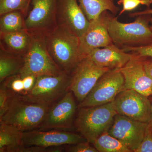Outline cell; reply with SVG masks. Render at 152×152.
<instances>
[{
    "label": "cell",
    "instance_id": "cell-1",
    "mask_svg": "<svg viewBox=\"0 0 152 152\" xmlns=\"http://www.w3.org/2000/svg\"><path fill=\"white\" fill-rule=\"evenodd\" d=\"M101 16L115 45L137 47L152 43L150 20L146 18V15L138 16L134 22L128 23H121L118 17L110 14L108 11L103 12Z\"/></svg>",
    "mask_w": 152,
    "mask_h": 152
},
{
    "label": "cell",
    "instance_id": "cell-2",
    "mask_svg": "<svg viewBox=\"0 0 152 152\" xmlns=\"http://www.w3.org/2000/svg\"><path fill=\"white\" fill-rule=\"evenodd\" d=\"M44 37L52 58L62 72L70 75L84 58L80 52L79 38L58 27Z\"/></svg>",
    "mask_w": 152,
    "mask_h": 152
},
{
    "label": "cell",
    "instance_id": "cell-3",
    "mask_svg": "<svg viewBox=\"0 0 152 152\" xmlns=\"http://www.w3.org/2000/svg\"><path fill=\"white\" fill-rule=\"evenodd\" d=\"M80 107L75 127L87 142L91 144L108 132L118 114L114 101L100 105Z\"/></svg>",
    "mask_w": 152,
    "mask_h": 152
},
{
    "label": "cell",
    "instance_id": "cell-4",
    "mask_svg": "<svg viewBox=\"0 0 152 152\" xmlns=\"http://www.w3.org/2000/svg\"><path fill=\"white\" fill-rule=\"evenodd\" d=\"M50 107L26 100L17 94L0 118V123L12 125L23 132L37 129L43 122Z\"/></svg>",
    "mask_w": 152,
    "mask_h": 152
},
{
    "label": "cell",
    "instance_id": "cell-5",
    "mask_svg": "<svg viewBox=\"0 0 152 152\" xmlns=\"http://www.w3.org/2000/svg\"><path fill=\"white\" fill-rule=\"evenodd\" d=\"M32 35L31 44L24 58V64L19 75L23 78L32 75H57L64 72L52 58L43 36Z\"/></svg>",
    "mask_w": 152,
    "mask_h": 152
},
{
    "label": "cell",
    "instance_id": "cell-6",
    "mask_svg": "<svg viewBox=\"0 0 152 152\" xmlns=\"http://www.w3.org/2000/svg\"><path fill=\"white\" fill-rule=\"evenodd\" d=\"M70 79V75L64 72L57 75L39 76L29 92L19 95L29 102L51 106L69 91Z\"/></svg>",
    "mask_w": 152,
    "mask_h": 152
},
{
    "label": "cell",
    "instance_id": "cell-7",
    "mask_svg": "<svg viewBox=\"0 0 152 152\" xmlns=\"http://www.w3.org/2000/svg\"><path fill=\"white\" fill-rule=\"evenodd\" d=\"M57 0H31L25 18L26 28L33 35L46 36L58 27Z\"/></svg>",
    "mask_w": 152,
    "mask_h": 152
},
{
    "label": "cell",
    "instance_id": "cell-8",
    "mask_svg": "<svg viewBox=\"0 0 152 152\" xmlns=\"http://www.w3.org/2000/svg\"><path fill=\"white\" fill-rule=\"evenodd\" d=\"M111 69L97 65L87 56L82 60L70 74L69 91L80 103L86 99L99 79Z\"/></svg>",
    "mask_w": 152,
    "mask_h": 152
},
{
    "label": "cell",
    "instance_id": "cell-9",
    "mask_svg": "<svg viewBox=\"0 0 152 152\" xmlns=\"http://www.w3.org/2000/svg\"><path fill=\"white\" fill-rule=\"evenodd\" d=\"M125 81L119 69H111L98 80L79 107H93L111 102L125 90Z\"/></svg>",
    "mask_w": 152,
    "mask_h": 152
},
{
    "label": "cell",
    "instance_id": "cell-10",
    "mask_svg": "<svg viewBox=\"0 0 152 152\" xmlns=\"http://www.w3.org/2000/svg\"><path fill=\"white\" fill-rule=\"evenodd\" d=\"M75 98L73 94L69 91L62 98L52 104L43 122L38 129L66 131L72 129L77 108Z\"/></svg>",
    "mask_w": 152,
    "mask_h": 152
},
{
    "label": "cell",
    "instance_id": "cell-11",
    "mask_svg": "<svg viewBox=\"0 0 152 152\" xmlns=\"http://www.w3.org/2000/svg\"><path fill=\"white\" fill-rule=\"evenodd\" d=\"M118 114L132 119L149 123L151 116V102L146 96L133 90H124L114 101Z\"/></svg>",
    "mask_w": 152,
    "mask_h": 152
},
{
    "label": "cell",
    "instance_id": "cell-12",
    "mask_svg": "<svg viewBox=\"0 0 152 152\" xmlns=\"http://www.w3.org/2000/svg\"><path fill=\"white\" fill-rule=\"evenodd\" d=\"M57 22L58 27L79 38L86 31L90 25L77 0H57Z\"/></svg>",
    "mask_w": 152,
    "mask_h": 152
},
{
    "label": "cell",
    "instance_id": "cell-13",
    "mask_svg": "<svg viewBox=\"0 0 152 152\" xmlns=\"http://www.w3.org/2000/svg\"><path fill=\"white\" fill-rule=\"evenodd\" d=\"M148 123H143L118 114L108 131V133L119 140L132 152L141 143Z\"/></svg>",
    "mask_w": 152,
    "mask_h": 152
},
{
    "label": "cell",
    "instance_id": "cell-14",
    "mask_svg": "<svg viewBox=\"0 0 152 152\" xmlns=\"http://www.w3.org/2000/svg\"><path fill=\"white\" fill-rule=\"evenodd\" d=\"M81 135L59 130L35 129L23 132V145L48 148L61 145H74L86 142Z\"/></svg>",
    "mask_w": 152,
    "mask_h": 152
},
{
    "label": "cell",
    "instance_id": "cell-15",
    "mask_svg": "<svg viewBox=\"0 0 152 152\" xmlns=\"http://www.w3.org/2000/svg\"><path fill=\"white\" fill-rule=\"evenodd\" d=\"M133 53L132 58L119 69L124 79L125 90H134L148 97L152 95V78L144 66L147 57Z\"/></svg>",
    "mask_w": 152,
    "mask_h": 152
},
{
    "label": "cell",
    "instance_id": "cell-16",
    "mask_svg": "<svg viewBox=\"0 0 152 152\" xmlns=\"http://www.w3.org/2000/svg\"><path fill=\"white\" fill-rule=\"evenodd\" d=\"M80 50L83 58L92 50L103 48L114 44L101 15L97 19L90 22L88 28L79 38Z\"/></svg>",
    "mask_w": 152,
    "mask_h": 152
},
{
    "label": "cell",
    "instance_id": "cell-17",
    "mask_svg": "<svg viewBox=\"0 0 152 152\" xmlns=\"http://www.w3.org/2000/svg\"><path fill=\"white\" fill-rule=\"evenodd\" d=\"M133 53L124 51L115 44L98 48L90 52L87 56L98 66L110 69H120L132 58Z\"/></svg>",
    "mask_w": 152,
    "mask_h": 152
},
{
    "label": "cell",
    "instance_id": "cell-18",
    "mask_svg": "<svg viewBox=\"0 0 152 152\" xmlns=\"http://www.w3.org/2000/svg\"><path fill=\"white\" fill-rule=\"evenodd\" d=\"M32 40V35L27 30L15 32H0V47L22 56L26 54Z\"/></svg>",
    "mask_w": 152,
    "mask_h": 152
},
{
    "label": "cell",
    "instance_id": "cell-19",
    "mask_svg": "<svg viewBox=\"0 0 152 152\" xmlns=\"http://www.w3.org/2000/svg\"><path fill=\"white\" fill-rule=\"evenodd\" d=\"M79 5L90 22L97 19L105 11L115 15L120 9L115 0H77Z\"/></svg>",
    "mask_w": 152,
    "mask_h": 152
},
{
    "label": "cell",
    "instance_id": "cell-20",
    "mask_svg": "<svg viewBox=\"0 0 152 152\" xmlns=\"http://www.w3.org/2000/svg\"><path fill=\"white\" fill-rule=\"evenodd\" d=\"M23 134V132L15 127L0 123V152H19Z\"/></svg>",
    "mask_w": 152,
    "mask_h": 152
},
{
    "label": "cell",
    "instance_id": "cell-21",
    "mask_svg": "<svg viewBox=\"0 0 152 152\" xmlns=\"http://www.w3.org/2000/svg\"><path fill=\"white\" fill-rule=\"evenodd\" d=\"M24 64V58L12 53L0 47V82L20 73Z\"/></svg>",
    "mask_w": 152,
    "mask_h": 152
},
{
    "label": "cell",
    "instance_id": "cell-22",
    "mask_svg": "<svg viewBox=\"0 0 152 152\" xmlns=\"http://www.w3.org/2000/svg\"><path fill=\"white\" fill-rule=\"evenodd\" d=\"M0 16V32H15L27 30L26 15L22 11H12Z\"/></svg>",
    "mask_w": 152,
    "mask_h": 152
},
{
    "label": "cell",
    "instance_id": "cell-23",
    "mask_svg": "<svg viewBox=\"0 0 152 152\" xmlns=\"http://www.w3.org/2000/svg\"><path fill=\"white\" fill-rule=\"evenodd\" d=\"M99 152H132L119 140L109 134H102L92 144Z\"/></svg>",
    "mask_w": 152,
    "mask_h": 152
},
{
    "label": "cell",
    "instance_id": "cell-24",
    "mask_svg": "<svg viewBox=\"0 0 152 152\" xmlns=\"http://www.w3.org/2000/svg\"><path fill=\"white\" fill-rule=\"evenodd\" d=\"M30 5L28 0H0V15L12 11H20L26 16Z\"/></svg>",
    "mask_w": 152,
    "mask_h": 152
},
{
    "label": "cell",
    "instance_id": "cell-25",
    "mask_svg": "<svg viewBox=\"0 0 152 152\" xmlns=\"http://www.w3.org/2000/svg\"><path fill=\"white\" fill-rule=\"evenodd\" d=\"M0 88V118L2 116L8 108L11 99L17 94L10 89L5 82L1 83Z\"/></svg>",
    "mask_w": 152,
    "mask_h": 152
},
{
    "label": "cell",
    "instance_id": "cell-26",
    "mask_svg": "<svg viewBox=\"0 0 152 152\" xmlns=\"http://www.w3.org/2000/svg\"><path fill=\"white\" fill-rule=\"evenodd\" d=\"M122 49L126 52H130L141 56L152 58V43L140 46L133 47L123 46Z\"/></svg>",
    "mask_w": 152,
    "mask_h": 152
},
{
    "label": "cell",
    "instance_id": "cell-27",
    "mask_svg": "<svg viewBox=\"0 0 152 152\" xmlns=\"http://www.w3.org/2000/svg\"><path fill=\"white\" fill-rule=\"evenodd\" d=\"M4 81L5 82L9 88L15 94H21L23 92L24 86L23 79L19 74L8 78Z\"/></svg>",
    "mask_w": 152,
    "mask_h": 152
},
{
    "label": "cell",
    "instance_id": "cell-28",
    "mask_svg": "<svg viewBox=\"0 0 152 152\" xmlns=\"http://www.w3.org/2000/svg\"><path fill=\"white\" fill-rule=\"evenodd\" d=\"M134 152H152V130L149 123L141 143Z\"/></svg>",
    "mask_w": 152,
    "mask_h": 152
},
{
    "label": "cell",
    "instance_id": "cell-29",
    "mask_svg": "<svg viewBox=\"0 0 152 152\" xmlns=\"http://www.w3.org/2000/svg\"><path fill=\"white\" fill-rule=\"evenodd\" d=\"M88 142H81L74 145H66L65 152H99L94 146H92Z\"/></svg>",
    "mask_w": 152,
    "mask_h": 152
},
{
    "label": "cell",
    "instance_id": "cell-30",
    "mask_svg": "<svg viewBox=\"0 0 152 152\" xmlns=\"http://www.w3.org/2000/svg\"><path fill=\"white\" fill-rule=\"evenodd\" d=\"M118 4L122 5L123 9L120 11L119 15H121L126 11H132L137 8L140 5L146 6L149 8L145 0H119Z\"/></svg>",
    "mask_w": 152,
    "mask_h": 152
},
{
    "label": "cell",
    "instance_id": "cell-31",
    "mask_svg": "<svg viewBox=\"0 0 152 152\" xmlns=\"http://www.w3.org/2000/svg\"><path fill=\"white\" fill-rule=\"evenodd\" d=\"M23 83L24 91L21 95H24L30 91L35 84L37 77L32 75L25 76L22 78Z\"/></svg>",
    "mask_w": 152,
    "mask_h": 152
},
{
    "label": "cell",
    "instance_id": "cell-32",
    "mask_svg": "<svg viewBox=\"0 0 152 152\" xmlns=\"http://www.w3.org/2000/svg\"><path fill=\"white\" fill-rule=\"evenodd\" d=\"M152 15V9H147L145 10L129 14V16L131 18H135L140 15ZM150 22L152 25V18L150 19Z\"/></svg>",
    "mask_w": 152,
    "mask_h": 152
},
{
    "label": "cell",
    "instance_id": "cell-33",
    "mask_svg": "<svg viewBox=\"0 0 152 152\" xmlns=\"http://www.w3.org/2000/svg\"><path fill=\"white\" fill-rule=\"evenodd\" d=\"M144 66L147 73L152 78V60H148L146 59Z\"/></svg>",
    "mask_w": 152,
    "mask_h": 152
},
{
    "label": "cell",
    "instance_id": "cell-34",
    "mask_svg": "<svg viewBox=\"0 0 152 152\" xmlns=\"http://www.w3.org/2000/svg\"><path fill=\"white\" fill-rule=\"evenodd\" d=\"M66 145H61L54 146L48 148V152H61L65 151Z\"/></svg>",
    "mask_w": 152,
    "mask_h": 152
},
{
    "label": "cell",
    "instance_id": "cell-35",
    "mask_svg": "<svg viewBox=\"0 0 152 152\" xmlns=\"http://www.w3.org/2000/svg\"><path fill=\"white\" fill-rule=\"evenodd\" d=\"M151 102V119L150 120L149 123L150 125H151V128L152 130V101Z\"/></svg>",
    "mask_w": 152,
    "mask_h": 152
},
{
    "label": "cell",
    "instance_id": "cell-36",
    "mask_svg": "<svg viewBox=\"0 0 152 152\" xmlns=\"http://www.w3.org/2000/svg\"><path fill=\"white\" fill-rule=\"evenodd\" d=\"M145 1H146L147 3H148L149 7H150V5L152 4V0H145Z\"/></svg>",
    "mask_w": 152,
    "mask_h": 152
},
{
    "label": "cell",
    "instance_id": "cell-37",
    "mask_svg": "<svg viewBox=\"0 0 152 152\" xmlns=\"http://www.w3.org/2000/svg\"><path fill=\"white\" fill-rule=\"evenodd\" d=\"M150 28H151V29L152 31V25H151V26H150Z\"/></svg>",
    "mask_w": 152,
    "mask_h": 152
},
{
    "label": "cell",
    "instance_id": "cell-38",
    "mask_svg": "<svg viewBox=\"0 0 152 152\" xmlns=\"http://www.w3.org/2000/svg\"><path fill=\"white\" fill-rule=\"evenodd\" d=\"M28 1L30 3H31V0H28Z\"/></svg>",
    "mask_w": 152,
    "mask_h": 152
},
{
    "label": "cell",
    "instance_id": "cell-39",
    "mask_svg": "<svg viewBox=\"0 0 152 152\" xmlns=\"http://www.w3.org/2000/svg\"></svg>",
    "mask_w": 152,
    "mask_h": 152
}]
</instances>
